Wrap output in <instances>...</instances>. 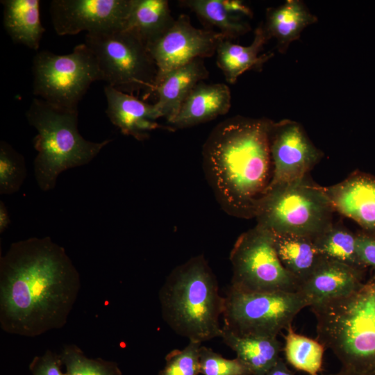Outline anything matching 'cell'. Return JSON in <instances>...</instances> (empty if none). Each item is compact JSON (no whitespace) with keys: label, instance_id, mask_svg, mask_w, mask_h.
I'll list each match as a JSON object with an SVG mask.
<instances>
[{"label":"cell","instance_id":"19","mask_svg":"<svg viewBox=\"0 0 375 375\" xmlns=\"http://www.w3.org/2000/svg\"><path fill=\"white\" fill-rule=\"evenodd\" d=\"M181 3L205 23L216 27L226 39L235 38L249 30L242 17H251L252 13L240 1L185 0Z\"/></svg>","mask_w":375,"mask_h":375},{"label":"cell","instance_id":"24","mask_svg":"<svg viewBox=\"0 0 375 375\" xmlns=\"http://www.w3.org/2000/svg\"><path fill=\"white\" fill-rule=\"evenodd\" d=\"M273 234L281 262L299 285L324 258L317 250L313 240L309 238L293 234Z\"/></svg>","mask_w":375,"mask_h":375},{"label":"cell","instance_id":"28","mask_svg":"<svg viewBox=\"0 0 375 375\" xmlns=\"http://www.w3.org/2000/svg\"><path fill=\"white\" fill-rule=\"evenodd\" d=\"M59 355L66 375H122L117 362L88 358L74 344H64Z\"/></svg>","mask_w":375,"mask_h":375},{"label":"cell","instance_id":"3","mask_svg":"<svg viewBox=\"0 0 375 375\" xmlns=\"http://www.w3.org/2000/svg\"><path fill=\"white\" fill-rule=\"evenodd\" d=\"M162 317L177 335L203 343L221 337L224 297L202 255L176 267L158 292Z\"/></svg>","mask_w":375,"mask_h":375},{"label":"cell","instance_id":"15","mask_svg":"<svg viewBox=\"0 0 375 375\" xmlns=\"http://www.w3.org/2000/svg\"><path fill=\"white\" fill-rule=\"evenodd\" d=\"M362 285L361 269L323 258L297 292L310 307L348 295Z\"/></svg>","mask_w":375,"mask_h":375},{"label":"cell","instance_id":"30","mask_svg":"<svg viewBox=\"0 0 375 375\" xmlns=\"http://www.w3.org/2000/svg\"><path fill=\"white\" fill-rule=\"evenodd\" d=\"M201 343L188 342L182 349H174L165 359V365L158 375H199V349Z\"/></svg>","mask_w":375,"mask_h":375},{"label":"cell","instance_id":"23","mask_svg":"<svg viewBox=\"0 0 375 375\" xmlns=\"http://www.w3.org/2000/svg\"><path fill=\"white\" fill-rule=\"evenodd\" d=\"M220 338L252 375H265L281 358L282 345L277 338L239 336L223 327Z\"/></svg>","mask_w":375,"mask_h":375},{"label":"cell","instance_id":"17","mask_svg":"<svg viewBox=\"0 0 375 375\" xmlns=\"http://www.w3.org/2000/svg\"><path fill=\"white\" fill-rule=\"evenodd\" d=\"M231 106L229 88L224 83H199L168 126L173 131L210 121L227 113Z\"/></svg>","mask_w":375,"mask_h":375},{"label":"cell","instance_id":"13","mask_svg":"<svg viewBox=\"0 0 375 375\" xmlns=\"http://www.w3.org/2000/svg\"><path fill=\"white\" fill-rule=\"evenodd\" d=\"M132 3L133 0H53L50 4L53 27L59 35L124 29Z\"/></svg>","mask_w":375,"mask_h":375},{"label":"cell","instance_id":"4","mask_svg":"<svg viewBox=\"0 0 375 375\" xmlns=\"http://www.w3.org/2000/svg\"><path fill=\"white\" fill-rule=\"evenodd\" d=\"M317 340L334 353L342 368L375 374V285L310 306Z\"/></svg>","mask_w":375,"mask_h":375},{"label":"cell","instance_id":"31","mask_svg":"<svg viewBox=\"0 0 375 375\" xmlns=\"http://www.w3.org/2000/svg\"><path fill=\"white\" fill-rule=\"evenodd\" d=\"M199 366L202 375H252L249 368L237 357L225 358L203 345L199 349Z\"/></svg>","mask_w":375,"mask_h":375},{"label":"cell","instance_id":"8","mask_svg":"<svg viewBox=\"0 0 375 375\" xmlns=\"http://www.w3.org/2000/svg\"><path fill=\"white\" fill-rule=\"evenodd\" d=\"M306 307L297 292H244L229 287L222 327L239 336L277 338Z\"/></svg>","mask_w":375,"mask_h":375},{"label":"cell","instance_id":"10","mask_svg":"<svg viewBox=\"0 0 375 375\" xmlns=\"http://www.w3.org/2000/svg\"><path fill=\"white\" fill-rule=\"evenodd\" d=\"M230 288L244 292H297L299 282L278 256L272 232L258 224L241 234L230 253Z\"/></svg>","mask_w":375,"mask_h":375},{"label":"cell","instance_id":"12","mask_svg":"<svg viewBox=\"0 0 375 375\" xmlns=\"http://www.w3.org/2000/svg\"><path fill=\"white\" fill-rule=\"evenodd\" d=\"M269 144L272 177L267 190L308 176L323 156L303 127L290 119L272 121Z\"/></svg>","mask_w":375,"mask_h":375},{"label":"cell","instance_id":"27","mask_svg":"<svg viewBox=\"0 0 375 375\" xmlns=\"http://www.w3.org/2000/svg\"><path fill=\"white\" fill-rule=\"evenodd\" d=\"M313 242L324 258L358 269L363 267L356 253V235L342 225L333 223Z\"/></svg>","mask_w":375,"mask_h":375},{"label":"cell","instance_id":"33","mask_svg":"<svg viewBox=\"0 0 375 375\" xmlns=\"http://www.w3.org/2000/svg\"><path fill=\"white\" fill-rule=\"evenodd\" d=\"M356 235V253L362 267L375 268V234L360 233Z\"/></svg>","mask_w":375,"mask_h":375},{"label":"cell","instance_id":"2","mask_svg":"<svg viewBox=\"0 0 375 375\" xmlns=\"http://www.w3.org/2000/svg\"><path fill=\"white\" fill-rule=\"evenodd\" d=\"M272 120L234 117L219 124L203 155L220 199L232 213L254 216L272 177L269 131Z\"/></svg>","mask_w":375,"mask_h":375},{"label":"cell","instance_id":"9","mask_svg":"<svg viewBox=\"0 0 375 375\" xmlns=\"http://www.w3.org/2000/svg\"><path fill=\"white\" fill-rule=\"evenodd\" d=\"M33 93L53 105L75 110L90 85L102 81L97 60L85 44L72 52L57 55L38 52L33 61Z\"/></svg>","mask_w":375,"mask_h":375},{"label":"cell","instance_id":"5","mask_svg":"<svg viewBox=\"0 0 375 375\" xmlns=\"http://www.w3.org/2000/svg\"><path fill=\"white\" fill-rule=\"evenodd\" d=\"M38 133L33 140L36 183L44 192L53 190L64 171L87 165L112 140L99 142L83 138L78 130V109L72 110L34 98L26 112Z\"/></svg>","mask_w":375,"mask_h":375},{"label":"cell","instance_id":"36","mask_svg":"<svg viewBox=\"0 0 375 375\" xmlns=\"http://www.w3.org/2000/svg\"><path fill=\"white\" fill-rule=\"evenodd\" d=\"M319 375H375V374H360V373H356L350 370L341 368L340 371L335 373L328 374H321Z\"/></svg>","mask_w":375,"mask_h":375},{"label":"cell","instance_id":"1","mask_svg":"<svg viewBox=\"0 0 375 375\" xmlns=\"http://www.w3.org/2000/svg\"><path fill=\"white\" fill-rule=\"evenodd\" d=\"M65 249L49 236L12 243L0 257V326L34 338L65 326L81 289Z\"/></svg>","mask_w":375,"mask_h":375},{"label":"cell","instance_id":"21","mask_svg":"<svg viewBox=\"0 0 375 375\" xmlns=\"http://www.w3.org/2000/svg\"><path fill=\"white\" fill-rule=\"evenodd\" d=\"M317 19L303 2L288 0L280 6L267 10L262 26L268 40L274 38L279 51L284 52L292 42L299 38L303 30Z\"/></svg>","mask_w":375,"mask_h":375},{"label":"cell","instance_id":"6","mask_svg":"<svg viewBox=\"0 0 375 375\" xmlns=\"http://www.w3.org/2000/svg\"><path fill=\"white\" fill-rule=\"evenodd\" d=\"M335 210L322 187L309 175L269 188L259 200L257 224L275 234H293L314 240L333 224Z\"/></svg>","mask_w":375,"mask_h":375},{"label":"cell","instance_id":"16","mask_svg":"<svg viewBox=\"0 0 375 375\" xmlns=\"http://www.w3.org/2000/svg\"><path fill=\"white\" fill-rule=\"evenodd\" d=\"M104 93L107 101L106 114L124 135L142 141L147 139L153 130L173 131L157 122L160 116L154 103H145L133 94L108 85L104 88Z\"/></svg>","mask_w":375,"mask_h":375},{"label":"cell","instance_id":"7","mask_svg":"<svg viewBox=\"0 0 375 375\" xmlns=\"http://www.w3.org/2000/svg\"><path fill=\"white\" fill-rule=\"evenodd\" d=\"M84 43L94 54L107 85L130 94L142 90L154 91L157 66L138 35L125 29L86 33Z\"/></svg>","mask_w":375,"mask_h":375},{"label":"cell","instance_id":"18","mask_svg":"<svg viewBox=\"0 0 375 375\" xmlns=\"http://www.w3.org/2000/svg\"><path fill=\"white\" fill-rule=\"evenodd\" d=\"M209 75L203 60L195 59L167 74L155 87L158 100L154 103L160 117L168 124L179 111L193 88Z\"/></svg>","mask_w":375,"mask_h":375},{"label":"cell","instance_id":"34","mask_svg":"<svg viewBox=\"0 0 375 375\" xmlns=\"http://www.w3.org/2000/svg\"><path fill=\"white\" fill-rule=\"evenodd\" d=\"M265 375H294L288 367L287 362L280 358L276 364Z\"/></svg>","mask_w":375,"mask_h":375},{"label":"cell","instance_id":"25","mask_svg":"<svg viewBox=\"0 0 375 375\" xmlns=\"http://www.w3.org/2000/svg\"><path fill=\"white\" fill-rule=\"evenodd\" d=\"M174 20L167 0H133L124 29L147 44L165 33Z\"/></svg>","mask_w":375,"mask_h":375},{"label":"cell","instance_id":"29","mask_svg":"<svg viewBox=\"0 0 375 375\" xmlns=\"http://www.w3.org/2000/svg\"><path fill=\"white\" fill-rule=\"evenodd\" d=\"M26 176L24 156L5 141L0 142V194H11L21 188Z\"/></svg>","mask_w":375,"mask_h":375},{"label":"cell","instance_id":"35","mask_svg":"<svg viewBox=\"0 0 375 375\" xmlns=\"http://www.w3.org/2000/svg\"><path fill=\"white\" fill-rule=\"evenodd\" d=\"M10 223V215L5 203L0 201V233H3Z\"/></svg>","mask_w":375,"mask_h":375},{"label":"cell","instance_id":"22","mask_svg":"<svg viewBox=\"0 0 375 375\" xmlns=\"http://www.w3.org/2000/svg\"><path fill=\"white\" fill-rule=\"evenodd\" d=\"M3 26L15 43L38 50L45 28L38 0H3Z\"/></svg>","mask_w":375,"mask_h":375},{"label":"cell","instance_id":"14","mask_svg":"<svg viewBox=\"0 0 375 375\" xmlns=\"http://www.w3.org/2000/svg\"><path fill=\"white\" fill-rule=\"evenodd\" d=\"M335 210L375 234V176L354 172L344 181L324 187Z\"/></svg>","mask_w":375,"mask_h":375},{"label":"cell","instance_id":"37","mask_svg":"<svg viewBox=\"0 0 375 375\" xmlns=\"http://www.w3.org/2000/svg\"><path fill=\"white\" fill-rule=\"evenodd\" d=\"M374 283V285H375V283Z\"/></svg>","mask_w":375,"mask_h":375},{"label":"cell","instance_id":"26","mask_svg":"<svg viewBox=\"0 0 375 375\" xmlns=\"http://www.w3.org/2000/svg\"><path fill=\"white\" fill-rule=\"evenodd\" d=\"M286 331L283 347L285 362L308 375L321 374L325 347L317 339L297 333L292 326Z\"/></svg>","mask_w":375,"mask_h":375},{"label":"cell","instance_id":"20","mask_svg":"<svg viewBox=\"0 0 375 375\" xmlns=\"http://www.w3.org/2000/svg\"><path fill=\"white\" fill-rule=\"evenodd\" d=\"M267 40L261 24L256 29L253 40L249 46L234 44L228 39L220 42L216 51L217 65L228 83H235L244 72L250 69L260 67L272 56V53L259 56Z\"/></svg>","mask_w":375,"mask_h":375},{"label":"cell","instance_id":"11","mask_svg":"<svg viewBox=\"0 0 375 375\" xmlns=\"http://www.w3.org/2000/svg\"><path fill=\"white\" fill-rule=\"evenodd\" d=\"M224 39L219 31L197 28L188 15H180L165 33L147 44L158 69L156 86L173 70L195 59L211 57Z\"/></svg>","mask_w":375,"mask_h":375},{"label":"cell","instance_id":"32","mask_svg":"<svg viewBox=\"0 0 375 375\" xmlns=\"http://www.w3.org/2000/svg\"><path fill=\"white\" fill-rule=\"evenodd\" d=\"M62 367L60 355L49 349L34 356L28 365L31 375H66Z\"/></svg>","mask_w":375,"mask_h":375}]
</instances>
